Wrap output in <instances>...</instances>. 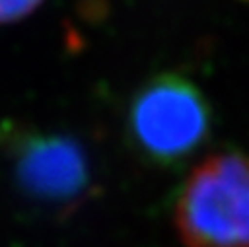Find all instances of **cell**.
Here are the masks:
<instances>
[{
	"label": "cell",
	"instance_id": "3",
	"mask_svg": "<svg viewBox=\"0 0 249 247\" xmlns=\"http://www.w3.org/2000/svg\"><path fill=\"white\" fill-rule=\"evenodd\" d=\"M0 146L16 189L49 212H74L93 191L86 148L70 134L45 132L19 123L0 126Z\"/></svg>",
	"mask_w": 249,
	"mask_h": 247
},
{
	"label": "cell",
	"instance_id": "1",
	"mask_svg": "<svg viewBox=\"0 0 249 247\" xmlns=\"http://www.w3.org/2000/svg\"><path fill=\"white\" fill-rule=\"evenodd\" d=\"M210 134V103L202 89L183 74H156L128 101V142L144 161L156 167L185 165L206 146Z\"/></svg>",
	"mask_w": 249,
	"mask_h": 247
},
{
	"label": "cell",
	"instance_id": "4",
	"mask_svg": "<svg viewBox=\"0 0 249 247\" xmlns=\"http://www.w3.org/2000/svg\"><path fill=\"white\" fill-rule=\"evenodd\" d=\"M41 4L43 0H0V25L27 18Z\"/></svg>",
	"mask_w": 249,
	"mask_h": 247
},
{
	"label": "cell",
	"instance_id": "2",
	"mask_svg": "<svg viewBox=\"0 0 249 247\" xmlns=\"http://www.w3.org/2000/svg\"><path fill=\"white\" fill-rule=\"evenodd\" d=\"M173 224L185 247H249V154L218 152L193 167Z\"/></svg>",
	"mask_w": 249,
	"mask_h": 247
}]
</instances>
